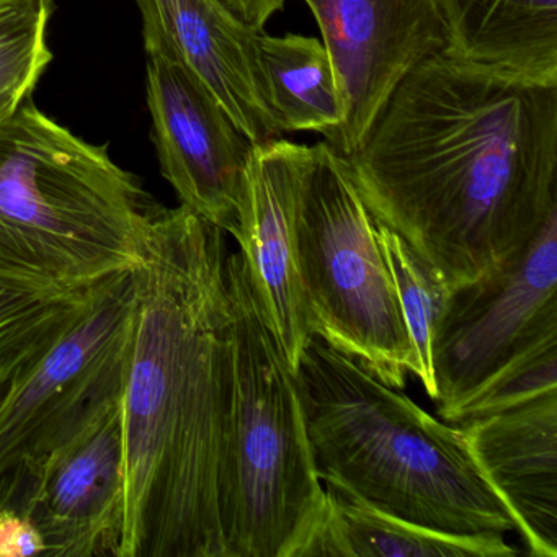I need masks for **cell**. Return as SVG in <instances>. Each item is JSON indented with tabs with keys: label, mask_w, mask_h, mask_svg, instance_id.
<instances>
[{
	"label": "cell",
	"mask_w": 557,
	"mask_h": 557,
	"mask_svg": "<svg viewBox=\"0 0 557 557\" xmlns=\"http://www.w3.org/2000/svg\"><path fill=\"white\" fill-rule=\"evenodd\" d=\"M550 391H557V335L544 338L505 364L443 422L459 425L520 406Z\"/></svg>",
	"instance_id": "44dd1931"
},
{
	"label": "cell",
	"mask_w": 557,
	"mask_h": 557,
	"mask_svg": "<svg viewBox=\"0 0 557 557\" xmlns=\"http://www.w3.org/2000/svg\"><path fill=\"white\" fill-rule=\"evenodd\" d=\"M376 234L416 354L417 370L413 376L422 383L423 389L433 400V332L445 312L451 292L417 256L416 250L380 220H376Z\"/></svg>",
	"instance_id": "ac0fdd59"
},
{
	"label": "cell",
	"mask_w": 557,
	"mask_h": 557,
	"mask_svg": "<svg viewBox=\"0 0 557 557\" xmlns=\"http://www.w3.org/2000/svg\"><path fill=\"white\" fill-rule=\"evenodd\" d=\"M296 377L325 485L446 533L515 530L458 425L436 419L315 335Z\"/></svg>",
	"instance_id": "3957f363"
},
{
	"label": "cell",
	"mask_w": 557,
	"mask_h": 557,
	"mask_svg": "<svg viewBox=\"0 0 557 557\" xmlns=\"http://www.w3.org/2000/svg\"><path fill=\"white\" fill-rule=\"evenodd\" d=\"M500 533L456 534L380 510L325 485L324 507L295 557H515Z\"/></svg>",
	"instance_id": "9a60e30c"
},
{
	"label": "cell",
	"mask_w": 557,
	"mask_h": 557,
	"mask_svg": "<svg viewBox=\"0 0 557 557\" xmlns=\"http://www.w3.org/2000/svg\"><path fill=\"white\" fill-rule=\"evenodd\" d=\"M37 360V358H35ZM22 361V363L12 364V367L4 368V370H0V396L4 393L5 387H8L9 381L18 373V371L24 370L25 367L32 363V361Z\"/></svg>",
	"instance_id": "603a6c76"
},
{
	"label": "cell",
	"mask_w": 557,
	"mask_h": 557,
	"mask_svg": "<svg viewBox=\"0 0 557 557\" xmlns=\"http://www.w3.org/2000/svg\"><path fill=\"white\" fill-rule=\"evenodd\" d=\"M53 11L54 0H0V123L32 100L53 61Z\"/></svg>",
	"instance_id": "d6986e66"
},
{
	"label": "cell",
	"mask_w": 557,
	"mask_h": 557,
	"mask_svg": "<svg viewBox=\"0 0 557 557\" xmlns=\"http://www.w3.org/2000/svg\"><path fill=\"white\" fill-rule=\"evenodd\" d=\"M295 231L312 334L381 383L404 389L416 373V354L377 243L376 218L347 159L327 143L309 148Z\"/></svg>",
	"instance_id": "8992f818"
},
{
	"label": "cell",
	"mask_w": 557,
	"mask_h": 557,
	"mask_svg": "<svg viewBox=\"0 0 557 557\" xmlns=\"http://www.w3.org/2000/svg\"><path fill=\"white\" fill-rule=\"evenodd\" d=\"M96 292L51 298L0 282V370L45 354L79 321Z\"/></svg>",
	"instance_id": "ffe728a7"
},
{
	"label": "cell",
	"mask_w": 557,
	"mask_h": 557,
	"mask_svg": "<svg viewBox=\"0 0 557 557\" xmlns=\"http://www.w3.org/2000/svg\"><path fill=\"white\" fill-rule=\"evenodd\" d=\"M557 335V208L494 275L449 293L432 338L436 412L445 419L498 370Z\"/></svg>",
	"instance_id": "ba28073f"
},
{
	"label": "cell",
	"mask_w": 557,
	"mask_h": 557,
	"mask_svg": "<svg viewBox=\"0 0 557 557\" xmlns=\"http://www.w3.org/2000/svg\"><path fill=\"white\" fill-rule=\"evenodd\" d=\"M345 99V119L324 136L338 154L360 149L400 81L448 44L440 0H305Z\"/></svg>",
	"instance_id": "9c48e42d"
},
{
	"label": "cell",
	"mask_w": 557,
	"mask_h": 557,
	"mask_svg": "<svg viewBox=\"0 0 557 557\" xmlns=\"http://www.w3.org/2000/svg\"><path fill=\"white\" fill-rule=\"evenodd\" d=\"M226 233L159 207L136 269L122 397L119 557H227L223 510L233 406Z\"/></svg>",
	"instance_id": "7a4b0ae2"
},
{
	"label": "cell",
	"mask_w": 557,
	"mask_h": 557,
	"mask_svg": "<svg viewBox=\"0 0 557 557\" xmlns=\"http://www.w3.org/2000/svg\"><path fill=\"white\" fill-rule=\"evenodd\" d=\"M133 273L97 289L79 321L0 396V475L37 465L122 399L135 337Z\"/></svg>",
	"instance_id": "52a82bcc"
},
{
	"label": "cell",
	"mask_w": 557,
	"mask_h": 557,
	"mask_svg": "<svg viewBox=\"0 0 557 557\" xmlns=\"http://www.w3.org/2000/svg\"><path fill=\"white\" fill-rule=\"evenodd\" d=\"M221 4L252 30L263 32L267 22L285 8L286 0H220Z\"/></svg>",
	"instance_id": "7402d4cb"
},
{
	"label": "cell",
	"mask_w": 557,
	"mask_h": 557,
	"mask_svg": "<svg viewBox=\"0 0 557 557\" xmlns=\"http://www.w3.org/2000/svg\"><path fill=\"white\" fill-rule=\"evenodd\" d=\"M458 426L528 553L557 557V391Z\"/></svg>",
	"instance_id": "5bb4252c"
},
{
	"label": "cell",
	"mask_w": 557,
	"mask_h": 557,
	"mask_svg": "<svg viewBox=\"0 0 557 557\" xmlns=\"http://www.w3.org/2000/svg\"><path fill=\"white\" fill-rule=\"evenodd\" d=\"M440 8L448 53L557 84V0H440Z\"/></svg>",
	"instance_id": "2e32d148"
},
{
	"label": "cell",
	"mask_w": 557,
	"mask_h": 557,
	"mask_svg": "<svg viewBox=\"0 0 557 557\" xmlns=\"http://www.w3.org/2000/svg\"><path fill=\"white\" fill-rule=\"evenodd\" d=\"M146 102L161 174L182 207L231 234L253 143L184 67L148 58Z\"/></svg>",
	"instance_id": "30bf717a"
},
{
	"label": "cell",
	"mask_w": 557,
	"mask_h": 557,
	"mask_svg": "<svg viewBox=\"0 0 557 557\" xmlns=\"http://www.w3.org/2000/svg\"><path fill=\"white\" fill-rule=\"evenodd\" d=\"M309 146L278 138L253 145L237 221L239 244L270 329L293 370L312 338L296 257V211Z\"/></svg>",
	"instance_id": "7c38bea8"
},
{
	"label": "cell",
	"mask_w": 557,
	"mask_h": 557,
	"mask_svg": "<svg viewBox=\"0 0 557 557\" xmlns=\"http://www.w3.org/2000/svg\"><path fill=\"white\" fill-rule=\"evenodd\" d=\"M148 58L194 74L253 143L282 138L263 99L256 66L257 38L220 0H136Z\"/></svg>",
	"instance_id": "4fadbf2b"
},
{
	"label": "cell",
	"mask_w": 557,
	"mask_h": 557,
	"mask_svg": "<svg viewBox=\"0 0 557 557\" xmlns=\"http://www.w3.org/2000/svg\"><path fill=\"white\" fill-rule=\"evenodd\" d=\"M376 220L449 292L500 272L557 208V84L440 51L345 158Z\"/></svg>",
	"instance_id": "6da1fadb"
},
{
	"label": "cell",
	"mask_w": 557,
	"mask_h": 557,
	"mask_svg": "<svg viewBox=\"0 0 557 557\" xmlns=\"http://www.w3.org/2000/svg\"><path fill=\"white\" fill-rule=\"evenodd\" d=\"M233 406L224 487L227 557H295L324 507L298 377L240 252L226 257Z\"/></svg>",
	"instance_id": "5b68a950"
},
{
	"label": "cell",
	"mask_w": 557,
	"mask_h": 557,
	"mask_svg": "<svg viewBox=\"0 0 557 557\" xmlns=\"http://www.w3.org/2000/svg\"><path fill=\"white\" fill-rule=\"evenodd\" d=\"M257 77L267 107L282 133L314 132L327 136L344 123L341 79L322 41L289 34H260Z\"/></svg>",
	"instance_id": "e0dca14e"
},
{
	"label": "cell",
	"mask_w": 557,
	"mask_h": 557,
	"mask_svg": "<svg viewBox=\"0 0 557 557\" xmlns=\"http://www.w3.org/2000/svg\"><path fill=\"white\" fill-rule=\"evenodd\" d=\"M123 397V396H122ZM15 505L50 557H119L125 508L122 399L37 465L14 469Z\"/></svg>",
	"instance_id": "8fae6325"
},
{
	"label": "cell",
	"mask_w": 557,
	"mask_h": 557,
	"mask_svg": "<svg viewBox=\"0 0 557 557\" xmlns=\"http://www.w3.org/2000/svg\"><path fill=\"white\" fill-rule=\"evenodd\" d=\"M159 203L139 178L35 107L0 123V282L83 298L141 263Z\"/></svg>",
	"instance_id": "277c9868"
}]
</instances>
